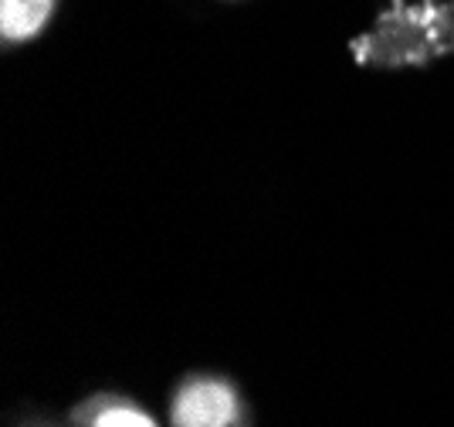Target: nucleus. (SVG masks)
<instances>
[{
    "instance_id": "f257e3e1",
    "label": "nucleus",
    "mask_w": 454,
    "mask_h": 427,
    "mask_svg": "<svg viewBox=\"0 0 454 427\" xmlns=\"http://www.w3.org/2000/svg\"><path fill=\"white\" fill-rule=\"evenodd\" d=\"M167 421L170 427H254V410L234 376L190 370L173 384Z\"/></svg>"
},
{
    "instance_id": "f03ea898",
    "label": "nucleus",
    "mask_w": 454,
    "mask_h": 427,
    "mask_svg": "<svg viewBox=\"0 0 454 427\" xmlns=\"http://www.w3.org/2000/svg\"><path fill=\"white\" fill-rule=\"evenodd\" d=\"M72 427H160V421L136 397L119 391H95L68 410Z\"/></svg>"
},
{
    "instance_id": "7ed1b4c3",
    "label": "nucleus",
    "mask_w": 454,
    "mask_h": 427,
    "mask_svg": "<svg viewBox=\"0 0 454 427\" xmlns=\"http://www.w3.org/2000/svg\"><path fill=\"white\" fill-rule=\"evenodd\" d=\"M61 0H0V44L20 48L38 41L58 18Z\"/></svg>"
},
{
    "instance_id": "20e7f679",
    "label": "nucleus",
    "mask_w": 454,
    "mask_h": 427,
    "mask_svg": "<svg viewBox=\"0 0 454 427\" xmlns=\"http://www.w3.org/2000/svg\"><path fill=\"white\" fill-rule=\"evenodd\" d=\"M18 427H72V424H55V421H44V417H31V421H24Z\"/></svg>"
},
{
    "instance_id": "39448f33",
    "label": "nucleus",
    "mask_w": 454,
    "mask_h": 427,
    "mask_svg": "<svg viewBox=\"0 0 454 427\" xmlns=\"http://www.w3.org/2000/svg\"><path fill=\"white\" fill-rule=\"evenodd\" d=\"M224 4H238V0H224Z\"/></svg>"
}]
</instances>
